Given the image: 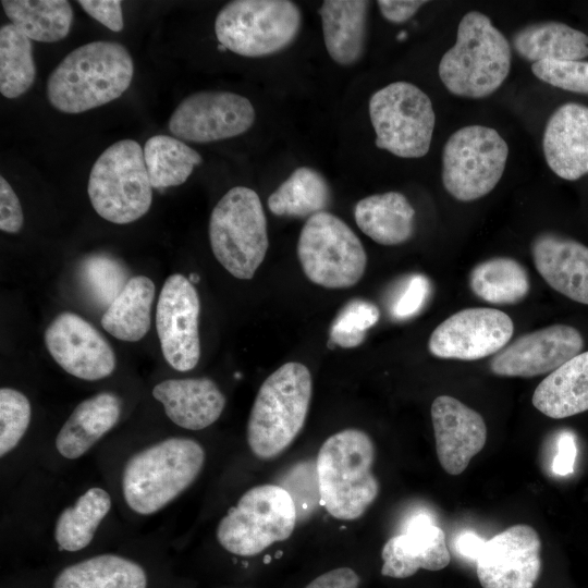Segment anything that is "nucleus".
<instances>
[{"instance_id":"nucleus-46","label":"nucleus","mask_w":588,"mask_h":588,"mask_svg":"<svg viewBox=\"0 0 588 588\" xmlns=\"http://www.w3.org/2000/svg\"><path fill=\"white\" fill-rule=\"evenodd\" d=\"M427 1L417 0H379L378 8L382 16L392 23L399 24L409 20Z\"/></svg>"},{"instance_id":"nucleus-34","label":"nucleus","mask_w":588,"mask_h":588,"mask_svg":"<svg viewBox=\"0 0 588 588\" xmlns=\"http://www.w3.org/2000/svg\"><path fill=\"white\" fill-rule=\"evenodd\" d=\"M469 287L490 304H515L526 297L530 283L526 269L515 259L495 257L485 260L470 271Z\"/></svg>"},{"instance_id":"nucleus-8","label":"nucleus","mask_w":588,"mask_h":588,"mask_svg":"<svg viewBox=\"0 0 588 588\" xmlns=\"http://www.w3.org/2000/svg\"><path fill=\"white\" fill-rule=\"evenodd\" d=\"M302 12L289 0H234L217 14L215 34L222 47L243 57L282 51L298 36Z\"/></svg>"},{"instance_id":"nucleus-18","label":"nucleus","mask_w":588,"mask_h":588,"mask_svg":"<svg viewBox=\"0 0 588 588\" xmlns=\"http://www.w3.org/2000/svg\"><path fill=\"white\" fill-rule=\"evenodd\" d=\"M584 339L571 326L553 324L524 334L503 347L490 363L501 377L530 378L550 373L580 354Z\"/></svg>"},{"instance_id":"nucleus-15","label":"nucleus","mask_w":588,"mask_h":588,"mask_svg":"<svg viewBox=\"0 0 588 588\" xmlns=\"http://www.w3.org/2000/svg\"><path fill=\"white\" fill-rule=\"evenodd\" d=\"M513 333L514 323L505 313L494 308H466L432 331L428 348L439 358L476 360L499 353Z\"/></svg>"},{"instance_id":"nucleus-17","label":"nucleus","mask_w":588,"mask_h":588,"mask_svg":"<svg viewBox=\"0 0 588 588\" xmlns=\"http://www.w3.org/2000/svg\"><path fill=\"white\" fill-rule=\"evenodd\" d=\"M45 343L56 363L78 379L100 380L115 368V354L109 342L74 313H61L50 322Z\"/></svg>"},{"instance_id":"nucleus-19","label":"nucleus","mask_w":588,"mask_h":588,"mask_svg":"<svg viewBox=\"0 0 588 588\" xmlns=\"http://www.w3.org/2000/svg\"><path fill=\"white\" fill-rule=\"evenodd\" d=\"M431 420L442 468L450 475L462 474L486 444L483 418L457 399L440 395L432 402Z\"/></svg>"},{"instance_id":"nucleus-39","label":"nucleus","mask_w":588,"mask_h":588,"mask_svg":"<svg viewBox=\"0 0 588 588\" xmlns=\"http://www.w3.org/2000/svg\"><path fill=\"white\" fill-rule=\"evenodd\" d=\"M28 399L11 388L0 390V455L11 452L25 434L30 422Z\"/></svg>"},{"instance_id":"nucleus-44","label":"nucleus","mask_w":588,"mask_h":588,"mask_svg":"<svg viewBox=\"0 0 588 588\" xmlns=\"http://www.w3.org/2000/svg\"><path fill=\"white\" fill-rule=\"evenodd\" d=\"M577 455L575 437L569 432H562L558 439V453L552 462V470L559 476H567L574 471Z\"/></svg>"},{"instance_id":"nucleus-33","label":"nucleus","mask_w":588,"mask_h":588,"mask_svg":"<svg viewBox=\"0 0 588 588\" xmlns=\"http://www.w3.org/2000/svg\"><path fill=\"white\" fill-rule=\"evenodd\" d=\"M109 493L93 487L59 515L54 527V539L59 548L75 552L86 548L93 540L101 520L109 513Z\"/></svg>"},{"instance_id":"nucleus-20","label":"nucleus","mask_w":588,"mask_h":588,"mask_svg":"<svg viewBox=\"0 0 588 588\" xmlns=\"http://www.w3.org/2000/svg\"><path fill=\"white\" fill-rule=\"evenodd\" d=\"M381 574L407 578L418 569L440 571L451 561L444 531L426 514L414 516L404 534L390 538L383 546Z\"/></svg>"},{"instance_id":"nucleus-25","label":"nucleus","mask_w":588,"mask_h":588,"mask_svg":"<svg viewBox=\"0 0 588 588\" xmlns=\"http://www.w3.org/2000/svg\"><path fill=\"white\" fill-rule=\"evenodd\" d=\"M121 406V400L112 392H100L82 401L58 432L57 451L68 460L85 454L114 427Z\"/></svg>"},{"instance_id":"nucleus-16","label":"nucleus","mask_w":588,"mask_h":588,"mask_svg":"<svg viewBox=\"0 0 588 588\" xmlns=\"http://www.w3.org/2000/svg\"><path fill=\"white\" fill-rule=\"evenodd\" d=\"M541 541L529 525L516 524L486 541L476 561L482 588H532L541 571Z\"/></svg>"},{"instance_id":"nucleus-12","label":"nucleus","mask_w":588,"mask_h":588,"mask_svg":"<svg viewBox=\"0 0 588 588\" xmlns=\"http://www.w3.org/2000/svg\"><path fill=\"white\" fill-rule=\"evenodd\" d=\"M509 146L492 127L467 125L448 138L442 150V183L460 201H473L489 194L501 180Z\"/></svg>"},{"instance_id":"nucleus-38","label":"nucleus","mask_w":588,"mask_h":588,"mask_svg":"<svg viewBox=\"0 0 588 588\" xmlns=\"http://www.w3.org/2000/svg\"><path fill=\"white\" fill-rule=\"evenodd\" d=\"M380 317L379 308L371 302L354 298L339 311L329 330V344L345 348L356 347L365 340L366 331Z\"/></svg>"},{"instance_id":"nucleus-1","label":"nucleus","mask_w":588,"mask_h":588,"mask_svg":"<svg viewBox=\"0 0 588 588\" xmlns=\"http://www.w3.org/2000/svg\"><path fill=\"white\" fill-rule=\"evenodd\" d=\"M134 62L121 44L96 40L68 53L50 73L46 93L58 111L76 114L119 98L130 87Z\"/></svg>"},{"instance_id":"nucleus-40","label":"nucleus","mask_w":588,"mask_h":588,"mask_svg":"<svg viewBox=\"0 0 588 588\" xmlns=\"http://www.w3.org/2000/svg\"><path fill=\"white\" fill-rule=\"evenodd\" d=\"M540 81L567 91L588 94V62L583 60H543L531 64Z\"/></svg>"},{"instance_id":"nucleus-3","label":"nucleus","mask_w":588,"mask_h":588,"mask_svg":"<svg viewBox=\"0 0 588 588\" xmlns=\"http://www.w3.org/2000/svg\"><path fill=\"white\" fill-rule=\"evenodd\" d=\"M512 49L491 20L478 11L463 15L455 44L442 56L438 73L453 95L485 98L504 83L510 71Z\"/></svg>"},{"instance_id":"nucleus-23","label":"nucleus","mask_w":588,"mask_h":588,"mask_svg":"<svg viewBox=\"0 0 588 588\" xmlns=\"http://www.w3.org/2000/svg\"><path fill=\"white\" fill-rule=\"evenodd\" d=\"M152 396L175 425L188 430H201L222 414L225 397L209 378L168 379L157 383Z\"/></svg>"},{"instance_id":"nucleus-13","label":"nucleus","mask_w":588,"mask_h":588,"mask_svg":"<svg viewBox=\"0 0 588 588\" xmlns=\"http://www.w3.org/2000/svg\"><path fill=\"white\" fill-rule=\"evenodd\" d=\"M255 119L254 106L246 97L225 90H203L177 105L168 126L181 140L204 144L242 135Z\"/></svg>"},{"instance_id":"nucleus-11","label":"nucleus","mask_w":588,"mask_h":588,"mask_svg":"<svg viewBox=\"0 0 588 588\" xmlns=\"http://www.w3.org/2000/svg\"><path fill=\"white\" fill-rule=\"evenodd\" d=\"M297 256L305 275L327 289L355 285L367 265L358 236L342 219L327 211L305 222L297 242Z\"/></svg>"},{"instance_id":"nucleus-45","label":"nucleus","mask_w":588,"mask_h":588,"mask_svg":"<svg viewBox=\"0 0 588 588\" xmlns=\"http://www.w3.org/2000/svg\"><path fill=\"white\" fill-rule=\"evenodd\" d=\"M359 577L350 567H339L313 579L305 588H358Z\"/></svg>"},{"instance_id":"nucleus-47","label":"nucleus","mask_w":588,"mask_h":588,"mask_svg":"<svg viewBox=\"0 0 588 588\" xmlns=\"http://www.w3.org/2000/svg\"><path fill=\"white\" fill-rule=\"evenodd\" d=\"M486 541L473 531H466L460 535L455 541L456 552L468 560L477 561Z\"/></svg>"},{"instance_id":"nucleus-27","label":"nucleus","mask_w":588,"mask_h":588,"mask_svg":"<svg viewBox=\"0 0 588 588\" xmlns=\"http://www.w3.org/2000/svg\"><path fill=\"white\" fill-rule=\"evenodd\" d=\"M359 230L378 244L400 245L414 234L415 209L399 192L362 198L354 208Z\"/></svg>"},{"instance_id":"nucleus-28","label":"nucleus","mask_w":588,"mask_h":588,"mask_svg":"<svg viewBox=\"0 0 588 588\" xmlns=\"http://www.w3.org/2000/svg\"><path fill=\"white\" fill-rule=\"evenodd\" d=\"M517 54L529 61L581 60L588 57V36L564 23L546 21L528 24L512 37Z\"/></svg>"},{"instance_id":"nucleus-42","label":"nucleus","mask_w":588,"mask_h":588,"mask_svg":"<svg viewBox=\"0 0 588 588\" xmlns=\"http://www.w3.org/2000/svg\"><path fill=\"white\" fill-rule=\"evenodd\" d=\"M23 222V210L19 197L9 182L0 176V229L7 233H17Z\"/></svg>"},{"instance_id":"nucleus-31","label":"nucleus","mask_w":588,"mask_h":588,"mask_svg":"<svg viewBox=\"0 0 588 588\" xmlns=\"http://www.w3.org/2000/svg\"><path fill=\"white\" fill-rule=\"evenodd\" d=\"M1 4L11 24L30 40L59 41L73 23L72 5L66 0H2Z\"/></svg>"},{"instance_id":"nucleus-36","label":"nucleus","mask_w":588,"mask_h":588,"mask_svg":"<svg viewBox=\"0 0 588 588\" xmlns=\"http://www.w3.org/2000/svg\"><path fill=\"white\" fill-rule=\"evenodd\" d=\"M36 77L32 41L13 24L0 28V93L9 99L25 94Z\"/></svg>"},{"instance_id":"nucleus-6","label":"nucleus","mask_w":588,"mask_h":588,"mask_svg":"<svg viewBox=\"0 0 588 588\" xmlns=\"http://www.w3.org/2000/svg\"><path fill=\"white\" fill-rule=\"evenodd\" d=\"M209 241L229 273L242 280L254 277L269 246L265 210L254 189L234 186L220 198L210 215Z\"/></svg>"},{"instance_id":"nucleus-5","label":"nucleus","mask_w":588,"mask_h":588,"mask_svg":"<svg viewBox=\"0 0 588 588\" xmlns=\"http://www.w3.org/2000/svg\"><path fill=\"white\" fill-rule=\"evenodd\" d=\"M313 393L309 369L289 362L260 385L247 421V443L261 460H270L291 445L307 418Z\"/></svg>"},{"instance_id":"nucleus-7","label":"nucleus","mask_w":588,"mask_h":588,"mask_svg":"<svg viewBox=\"0 0 588 588\" xmlns=\"http://www.w3.org/2000/svg\"><path fill=\"white\" fill-rule=\"evenodd\" d=\"M87 192L95 211L109 222L126 224L145 216L152 186L142 146L122 139L103 150L91 167Z\"/></svg>"},{"instance_id":"nucleus-9","label":"nucleus","mask_w":588,"mask_h":588,"mask_svg":"<svg viewBox=\"0 0 588 588\" xmlns=\"http://www.w3.org/2000/svg\"><path fill=\"white\" fill-rule=\"evenodd\" d=\"M296 524L295 502L287 490L260 485L247 490L217 527L221 547L235 555L253 556L286 540Z\"/></svg>"},{"instance_id":"nucleus-37","label":"nucleus","mask_w":588,"mask_h":588,"mask_svg":"<svg viewBox=\"0 0 588 588\" xmlns=\"http://www.w3.org/2000/svg\"><path fill=\"white\" fill-rule=\"evenodd\" d=\"M82 282L93 299L109 306L127 283V272L119 260L107 255H94L81 266Z\"/></svg>"},{"instance_id":"nucleus-32","label":"nucleus","mask_w":588,"mask_h":588,"mask_svg":"<svg viewBox=\"0 0 588 588\" xmlns=\"http://www.w3.org/2000/svg\"><path fill=\"white\" fill-rule=\"evenodd\" d=\"M331 200V189L317 170L295 169L269 196L268 208L279 217L306 218L324 211Z\"/></svg>"},{"instance_id":"nucleus-2","label":"nucleus","mask_w":588,"mask_h":588,"mask_svg":"<svg viewBox=\"0 0 588 588\" xmlns=\"http://www.w3.org/2000/svg\"><path fill=\"white\" fill-rule=\"evenodd\" d=\"M375 444L363 430L347 428L330 436L320 446L316 470L320 501L342 520L359 518L379 494L372 474Z\"/></svg>"},{"instance_id":"nucleus-41","label":"nucleus","mask_w":588,"mask_h":588,"mask_svg":"<svg viewBox=\"0 0 588 588\" xmlns=\"http://www.w3.org/2000/svg\"><path fill=\"white\" fill-rule=\"evenodd\" d=\"M430 282L420 273L408 275L399 286L391 304L390 314L399 320L416 316L425 306L430 294Z\"/></svg>"},{"instance_id":"nucleus-30","label":"nucleus","mask_w":588,"mask_h":588,"mask_svg":"<svg viewBox=\"0 0 588 588\" xmlns=\"http://www.w3.org/2000/svg\"><path fill=\"white\" fill-rule=\"evenodd\" d=\"M155 284L145 275L128 279L115 299L101 317L102 328L112 336L127 342H137L150 329L151 305Z\"/></svg>"},{"instance_id":"nucleus-26","label":"nucleus","mask_w":588,"mask_h":588,"mask_svg":"<svg viewBox=\"0 0 588 588\" xmlns=\"http://www.w3.org/2000/svg\"><path fill=\"white\" fill-rule=\"evenodd\" d=\"M531 402L554 419L588 411V351L550 372L536 388Z\"/></svg>"},{"instance_id":"nucleus-21","label":"nucleus","mask_w":588,"mask_h":588,"mask_svg":"<svg viewBox=\"0 0 588 588\" xmlns=\"http://www.w3.org/2000/svg\"><path fill=\"white\" fill-rule=\"evenodd\" d=\"M549 168L561 179L575 181L588 174V107L567 102L549 118L542 137Z\"/></svg>"},{"instance_id":"nucleus-24","label":"nucleus","mask_w":588,"mask_h":588,"mask_svg":"<svg viewBox=\"0 0 588 588\" xmlns=\"http://www.w3.org/2000/svg\"><path fill=\"white\" fill-rule=\"evenodd\" d=\"M369 1L326 0L319 9L323 41L330 58L352 65L363 56L367 37Z\"/></svg>"},{"instance_id":"nucleus-29","label":"nucleus","mask_w":588,"mask_h":588,"mask_svg":"<svg viewBox=\"0 0 588 588\" xmlns=\"http://www.w3.org/2000/svg\"><path fill=\"white\" fill-rule=\"evenodd\" d=\"M52 588H147V575L130 559L100 554L63 568Z\"/></svg>"},{"instance_id":"nucleus-10","label":"nucleus","mask_w":588,"mask_h":588,"mask_svg":"<svg viewBox=\"0 0 588 588\" xmlns=\"http://www.w3.org/2000/svg\"><path fill=\"white\" fill-rule=\"evenodd\" d=\"M376 146L400 158H421L430 149L436 114L431 99L409 82L390 83L368 105Z\"/></svg>"},{"instance_id":"nucleus-35","label":"nucleus","mask_w":588,"mask_h":588,"mask_svg":"<svg viewBox=\"0 0 588 588\" xmlns=\"http://www.w3.org/2000/svg\"><path fill=\"white\" fill-rule=\"evenodd\" d=\"M144 159L151 186L157 189L183 184L203 162L195 149L168 135L149 137L144 145Z\"/></svg>"},{"instance_id":"nucleus-22","label":"nucleus","mask_w":588,"mask_h":588,"mask_svg":"<svg viewBox=\"0 0 588 588\" xmlns=\"http://www.w3.org/2000/svg\"><path fill=\"white\" fill-rule=\"evenodd\" d=\"M537 271L555 291L588 305V247L555 234L541 233L531 244Z\"/></svg>"},{"instance_id":"nucleus-14","label":"nucleus","mask_w":588,"mask_h":588,"mask_svg":"<svg viewBox=\"0 0 588 588\" xmlns=\"http://www.w3.org/2000/svg\"><path fill=\"white\" fill-rule=\"evenodd\" d=\"M199 310L194 284L181 273L170 275L159 294L156 329L163 357L175 370L188 371L199 360Z\"/></svg>"},{"instance_id":"nucleus-43","label":"nucleus","mask_w":588,"mask_h":588,"mask_svg":"<svg viewBox=\"0 0 588 588\" xmlns=\"http://www.w3.org/2000/svg\"><path fill=\"white\" fill-rule=\"evenodd\" d=\"M77 3L93 19L112 32H121L124 27L121 1L117 0H79Z\"/></svg>"},{"instance_id":"nucleus-4","label":"nucleus","mask_w":588,"mask_h":588,"mask_svg":"<svg viewBox=\"0 0 588 588\" xmlns=\"http://www.w3.org/2000/svg\"><path fill=\"white\" fill-rule=\"evenodd\" d=\"M199 442L182 437L159 441L128 458L122 474L127 506L139 515H151L184 492L205 463Z\"/></svg>"}]
</instances>
